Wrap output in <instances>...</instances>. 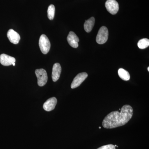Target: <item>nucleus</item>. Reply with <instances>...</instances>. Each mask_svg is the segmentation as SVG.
<instances>
[{"mask_svg": "<svg viewBox=\"0 0 149 149\" xmlns=\"http://www.w3.org/2000/svg\"><path fill=\"white\" fill-rule=\"evenodd\" d=\"M57 103V100L55 97L50 98L47 100L43 105V108L47 111H50L54 109Z\"/></svg>", "mask_w": 149, "mask_h": 149, "instance_id": "8", "label": "nucleus"}, {"mask_svg": "<svg viewBox=\"0 0 149 149\" xmlns=\"http://www.w3.org/2000/svg\"><path fill=\"white\" fill-rule=\"evenodd\" d=\"M67 39L70 45L72 47L76 48L78 47L79 38L74 32L72 31L70 32Z\"/></svg>", "mask_w": 149, "mask_h": 149, "instance_id": "9", "label": "nucleus"}, {"mask_svg": "<svg viewBox=\"0 0 149 149\" xmlns=\"http://www.w3.org/2000/svg\"><path fill=\"white\" fill-rule=\"evenodd\" d=\"M95 22V19L94 17H91L85 21L84 25L85 31L88 33L91 32L94 27Z\"/></svg>", "mask_w": 149, "mask_h": 149, "instance_id": "12", "label": "nucleus"}, {"mask_svg": "<svg viewBox=\"0 0 149 149\" xmlns=\"http://www.w3.org/2000/svg\"><path fill=\"white\" fill-rule=\"evenodd\" d=\"M133 114L132 107L129 105L123 106L120 112L118 111L111 112L104 118L102 123L104 128L112 129L120 127L128 123Z\"/></svg>", "mask_w": 149, "mask_h": 149, "instance_id": "1", "label": "nucleus"}, {"mask_svg": "<svg viewBox=\"0 0 149 149\" xmlns=\"http://www.w3.org/2000/svg\"><path fill=\"white\" fill-rule=\"evenodd\" d=\"M39 47L43 54H47L49 52L51 47V43L47 37L45 35L40 36L39 40Z\"/></svg>", "mask_w": 149, "mask_h": 149, "instance_id": "2", "label": "nucleus"}, {"mask_svg": "<svg viewBox=\"0 0 149 149\" xmlns=\"http://www.w3.org/2000/svg\"><path fill=\"white\" fill-rule=\"evenodd\" d=\"M109 32L105 26H102L100 28L96 37V41L99 44H103L106 42L108 38Z\"/></svg>", "mask_w": 149, "mask_h": 149, "instance_id": "4", "label": "nucleus"}, {"mask_svg": "<svg viewBox=\"0 0 149 149\" xmlns=\"http://www.w3.org/2000/svg\"><path fill=\"white\" fill-rule=\"evenodd\" d=\"M97 149H116V148L114 145L109 144V145H105V146L100 147Z\"/></svg>", "mask_w": 149, "mask_h": 149, "instance_id": "16", "label": "nucleus"}, {"mask_svg": "<svg viewBox=\"0 0 149 149\" xmlns=\"http://www.w3.org/2000/svg\"><path fill=\"white\" fill-rule=\"evenodd\" d=\"M107 10L112 15H115L119 10V5L116 0H107L105 3Z\"/></svg>", "mask_w": 149, "mask_h": 149, "instance_id": "5", "label": "nucleus"}, {"mask_svg": "<svg viewBox=\"0 0 149 149\" xmlns=\"http://www.w3.org/2000/svg\"><path fill=\"white\" fill-rule=\"evenodd\" d=\"M61 72V67L59 63H56L53 67L52 72V78L54 82H56L58 80Z\"/></svg>", "mask_w": 149, "mask_h": 149, "instance_id": "11", "label": "nucleus"}, {"mask_svg": "<svg viewBox=\"0 0 149 149\" xmlns=\"http://www.w3.org/2000/svg\"><path fill=\"white\" fill-rule=\"evenodd\" d=\"M15 58L6 54H2L0 55V63L4 66H9L11 65L15 66Z\"/></svg>", "mask_w": 149, "mask_h": 149, "instance_id": "7", "label": "nucleus"}, {"mask_svg": "<svg viewBox=\"0 0 149 149\" xmlns=\"http://www.w3.org/2000/svg\"><path fill=\"white\" fill-rule=\"evenodd\" d=\"M7 37L11 43L13 44H18L20 37L19 34L13 29H10L7 32Z\"/></svg>", "mask_w": 149, "mask_h": 149, "instance_id": "10", "label": "nucleus"}, {"mask_svg": "<svg viewBox=\"0 0 149 149\" xmlns=\"http://www.w3.org/2000/svg\"><path fill=\"white\" fill-rule=\"evenodd\" d=\"M148 71H149V67L148 68Z\"/></svg>", "mask_w": 149, "mask_h": 149, "instance_id": "17", "label": "nucleus"}, {"mask_svg": "<svg viewBox=\"0 0 149 149\" xmlns=\"http://www.w3.org/2000/svg\"><path fill=\"white\" fill-rule=\"evenodd\" d=\"M101 128V127H99V128H100V129Z\"/></svg>", "mask_w": 149, "mask_h": 149, "instance_id": "18", "label": "nucleus"}, {"mask_svg": "<svg viewBox=\"0 0 149 149\" xmlns=\"http://www.w3.org/2000/svg\"><path fill=\"white\" fill-rule=\"evenodd\" d=\"M35 73L38 80V85L42 87L45 85L48 80L47 71L44 69H37L35 70Z\"/></svg>", "mask_w": 149, "mask_h": 149, "instance_id": "3", "label": "nucleus"}, {"mask_svg": "<svg viewBox=\"0 0 149 149\" xmlns=\"http://www.w3.org/2000/svg\"><path fill=\"white\" fill-rule=\"evenodd\" d=\"M149 46V40L146 38L141 39L138 43V46L140 49H146Z\"/></svg>", "mask_w": 149, "mask_h": 149, "instance_id": "14", "label": "nucleus"}, {"mask_svg": "<svg viewBox=\"0 0 149 149\" xmlns=\"http://www.w3.org/2000/svg\"><path fill=\"white\" fill-rule=\"evenodd\" d=\"M88 74L86 72H83L79 73L74 77L71 85V88L74 89L79 87L83 81L88 77Z\"/></svg>", "mask_w": 149, "mask_h": 149, "instance_id": "6", "label": "nucleus"}, {"mask_svg": "<svg viewBox=\"0 0 149 149\" xmlns=\"http://www.w3.org/2000/svg\"><path fill=\"white\" fill-rule=\"evenodd\" d=\"M118 74L119 77L125 81H128L130 79V75L129 72L123 68H120L118 70Z\"/></svg>", "mask_w": 149, "mask_h": 149, "instance_id": "13", "label": "nucleus"}, {"mask_svg": "<svg viewBox=\"0 0 149 149\" xmlns=\"http://www.w3.org/2000/svg\"><path fill=\"white\" fill-rule=\"evenodd\" d=\"M55 8L53 5H51L48 7L47 15L48 18L50 20H52L54 17Z\"/></svg>", "mask_w": 149, "mask_h": 149, "instance_id": "15", "label": "nucleus"}]
</instances>
